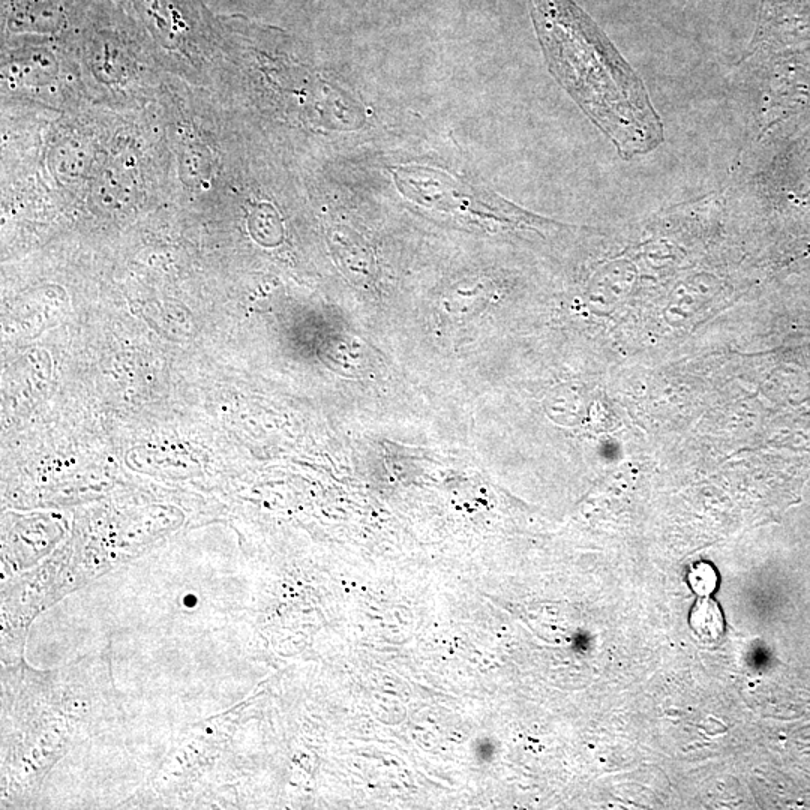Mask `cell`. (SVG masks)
Masks as SVG:
<instances>
[{"label":"cell","instance_id":"cell-1","mask_svg":"<svg viewBox=\"0 0 810 810\" xmlns=\"http://www.w3.org/2000/svg\"><path fill=\"white\" fill-rule=\"evenodd\" d=\"M549 71L621 159L659 149L665 131L642 78L572 0H528Z\"/></svg>","mask_w":810,"mask_h":810},{"label":"cell","instance_id":"cell-2","mask_svg":"<svg viewBox=\"0 0 810 810\" xmlns=\"http://www.w3.org/2000/svg\"><path fill=\"white\" fill-rule=\"evenodd\" d=\"M395 180L402 194L417 201L423 206L438 207L450 212L476 213L488 215L491 218L503 219L512 224H521L524 227H540L546 224L543 219L522 212L513 204L506 203L498 197L489 198V194H479V191L468 185L456 182L444 173L423 167L395 168Z\"/></svg>","mask_w":810,"mask_h":810},{"label":"cell","instance_id":"cell-3","mask_svg":"<svg viewBox=\"0 0 810 810\" xmlns=\"http://www.w3.org/2000/svg\"><path fill=\"white\" fill-rule=\"evenodd\" d=\"M693 629L702 635H719L722 632V617H720L719 608L708 600L704 609L696 606V609H693Z\"/></svg>","mask_w":810,"mask_h":810},{"label":"cell","instance_id":"cell-4","mask_svg":"<svg viewBox=\"0 0 810 810\" xmlns=\"http://www.w3.org/2000/svg\"><path fill=\"white\" fill-rule=\"evenodd\" d=\"M689 582L693 591L701 596H708L716 588V572L708 564H699V566L693 567L692 572L689 573Z\"/></svg>","mask_w":810,"mask_h":810}]
</instances>
